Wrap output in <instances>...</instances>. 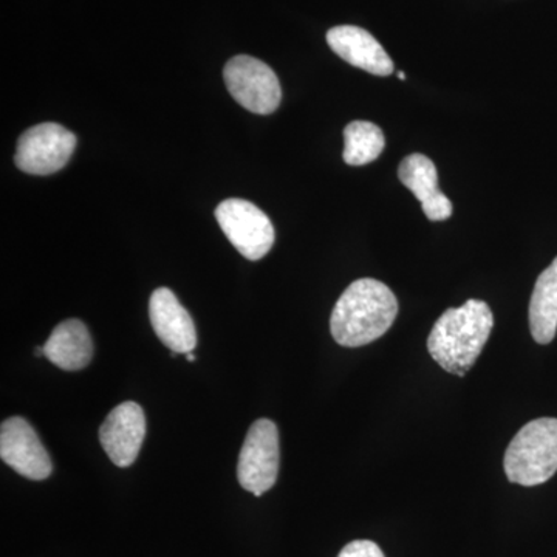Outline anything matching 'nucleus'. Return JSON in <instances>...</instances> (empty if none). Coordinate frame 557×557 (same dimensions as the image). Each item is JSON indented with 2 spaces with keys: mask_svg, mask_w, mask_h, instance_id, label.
<instances>
[{
  "mask_svg": "<svg viewBox=\"0 0 557 557\" xmlns=\"http://www.w3.org/2000/svg\"><path fill=\"white\" fill-rule=\"evenodd\" d=\"M220 228L234 248L248 260L265 258L273 248V223L269 215L251 201L228 199L215 209Z\"/></svg>",
  "mask_w": 557,
  "mask_h": 557,
  "instance_id": "39448f33",
  "label": "nucleus"
},
{
  "mask_svg": "<svg viewBox=\"0 0 557 557\" xmlns=\"http://www.w3.org/2000/svg\"><path fill=\"white\" fill-rule=\"evenodd\" d=\"M330 49L354 65L376 76H391L395 65L383 46L364 28L339 25L327 33Z\"/></svg>",
  "mask_w": 557,
  "mask_h": 557,
  "instance_id": "9b49d317",
  "label": "nucleus"
},
{
  "mask_svg": "<svg viewBox=\"0 0 557 557\" xmlns=\"http://www.w3.org/2000/svg\"><path fill=\"white\" fill-rule=\"evenodd\" d=\"M0 458L17 474L35 480H46L53 471L47 449L27 420L9 418L0 426Z\"/></svg>",
  "mask_w": 557,
  "mask_h": 557,
  "instance_id": "6e6552de",
  "label": "nucleus"
},
{
  "mask_svg": "<svg viewBox=\"0 0 557 557\" xmlns=\"http://www.w3.org/2000/svg\"><path fill=\"white\" fill-rule=\"evenodd\" d=\"M44 355L51 364L65 372L87 368L94 358V341L89 329L79 319L61 322L44 344Z\"/></svg>",
  "mask_w": 557,
  "mask_h": 557,
  "instance_id": "ddd939ff",
  "label": "nucleus"
},
{
  "mask_svg": "<svg viewBox=\"0 0 557 557\" xmlns=\"http://www.w3.org/2000/svg\"><path fill=\"white\" fill-rule=\"evenodd\" d=\"M149 318L156 335L174 354H190L196 348V325L172 289L161 287L152 293Z\"/></svg>",
  "mask_w": 557,
  "mask_h": 557,
  "instance_id": "9d476101",
  "label": "nucleus"
},
{
  "mask_svg": "<svg viewBox=\"0 0 557 557\" xmlns=\"http://www.w3.org/2000/svg\"><path fill=\"white\" fill-rule=\"evenodd\" d=\"M399 182L420 201L424 214L432 222H442L453 215V203L438 189V174L434 161L423 153H412L398 168Z\"/></svg>",
  "mask_w": 557,
  "mask_h": 557,
  "instance_id": "f8f14e48",
  "label": "nucleus"
},
{
  "mask_svg": "<svg viewBox=\"0 0 557 557\" xmlns=\"http://www.w3.org/2000/svg\"><path fill=\"white\" fill-rule=\"evenodd\" d=\"M146 437V417L134 401L121 403L100 428V442L113 465L127 468L137 460Z\"/></svg>",
  "mask_w": 557,
  "mask_h": 557,
  "instance_id": "1a4fd4ad",
  "label": "nucleus"
},
{
  "mask_svg": "<svg viewBox=\"0 0 557 557\" xmlns=\"http://www.w3.org/2000/svg\"><path fill=\"white\" fill-rule=\"evenodd\" d=\"M531 335L539 344H549L557 332V258L542 271L530 300Z\"/></svg>",
  "mask_w": 557,
  "mask_h": 557,
  "instance_id": "4468645a",
  "label": "nucleus"
},
{
  "mask_svg": "<svg viewBox=\"0 0 557 557\" xmlns=\"http://www.w3.org/2000/svg\"><path fill=\"white\" fill-rule=\"evenodd\" d=\"M35 355L36 357H46V355H44V347H36Z\"/></svg>",
  "mask_w": 557,
  "mask_h": 557,
  "instance_id": "f3484780",
  "label": "nucleus"
},
{
  "mask_svg": "<svg viewBox=\"0 0 557 557\" xmlns=\"http://www.w3.org/2000/svg\"><path fill=\"white\" fill-rule=\"evenodd\" d=\"M511 483L537 486L557 472V418H537L509 443L504 460Z\"/></svg>",
  "mask_w": 557,
  "mask_h": 557,
  "instance_id": "7ed1b4c3",
  "label": "nucleus"
},
{
  "mask_svg": "<svg viewBox=\"0 0 557 557\" xmlns=\"http://www.w3.org/2000/svg\"><path fill=\"white\" fill-rule=\"evenodd\" d=\"M397 76H398L399 79H406V73L398 72Z\"/></svg>",
  "mask_w": 557,
  "mask_h": 557,
  "instance_id": "6ab92c4d",
  "label": "nucleus"
},
{
  "mask_svg": "<svg viewBox=\"0 0 557 557\" xmlns=\"http://www.w3.org/2000/svg\"><path fill=\"white\" fill-rule=\"evenodd\" d=\"M383 131L370 121H351L344 129V161L350 166H364L383 153Z\"/></svg>",
  "mask_w": 557,
  "mask_h": 557,
  "instance_id": "2eb2a0df",
  "label": "nucleus"
},
{
  "mask_svg": "<svg viewBox=\"0 0 557 557\" xmlns=\"http://www.w3.org/2000/svg\"><path fill=\"white\" fill-rule=\"evenodd\" d=\"M186 355H188V357H186V359H188L189 362L196 361V357H194L193 351H190V354H186Z\"/></svg>",
  "mask_w": 557,
  "mask_h": 557,
  "instance_id": "a211bd4d",
  "label": "nucleus"
},
{
  "mask_svg": "<svg viewBox=\"0 0 557 557\" xmlns=\"http://www.w3.org/2000/svg\"><path fill=\"white\" fill-rule=\"evenodd\" d=\"M75 148V134L61 124L42 123L21 135L14 163L25 174L50 175L69 163Z\"/></svg>",
  "mask_w": 557,
  "mask_h": 557,
  "instance_id": "0eeeda50",
  "label": "nucleus"
},
{
  "mask_svg": "<svg viewBox=\"0 0 557 557\" xmlns=\"http://www.w3.org/2000/svg\"><path fill=\"white\" fill-rule=\"evenodd\" d=\"M398 300L392 289L376 278H358L341 295L330 330L343 347H362L380 339L394 324Z\"/></svg>",
  "mask_w": 557,
  "mask_h": 557,
  "instance_id": "f257e3e1",
  "label": "nucleus"
},
{
  "mask_svg": "<svg viewBox=\"0 0 557 557\" xmlns=\"http://www.w3.org/2000/svg\"><path fill=\"white\" fill-rule=\"evenodd\" d=\"M281 463L278 431L276 424L260 418L249 428L242 446L237 479L240 486L256 497L262 496L276 483Z\"/></svg>",
  "mask_w": 557,
  "mask_h": 557,
  "instance_id": "423d86ee",
  "label": "nucleus"
},
{
  "mask_svg": "<svg viewBox=\"0 0 557 557\" xmlns=\"http://www.w3.org/2000/svg\"><path fill=\"white\" fill-rule=\"evenodd\" d=\"M338 557H386L383 549L372 541H354L341 549Z\"/></svg>",
  "mask_w": 557,
  "mask_h": 557,
  "instance_id": "dca6fc26",
  "label": "nucleus"
},
{
  "mask_svg": "<svg viewBox=\"0 0 557 557\" xmlns=\"http://www.w3.org/2000/svg\"><path fill=\"white\" fill-rule=\"evenodd\" d=\"M223 78L234 100L249 112L270 115L281 104V83L265 62L247 54L234 57L226 62Z\"/></svg>",
  "mask_w": 557,
  "mask_h": 557,
  "instance_id": "20e7f679",
  "label": "nucleus"
},
{
  "mask_svg": "<svg viewBox=\"0 0 557 557\" xmlns=\"http://www.w3.org/2000/svg\"><path fill=\"white\" fill-rule=\"evenodd\" d=\"M494 327L493 311L485 300L469 299L446 310L429 333L428 350L440 368L463 379L475 364Z\"/></svg>",
  "mask_w": 557,
  "mask_h": 557,
  "instance_id": "f03ea898",
  "label": "nucleus"
}]
</instances>
